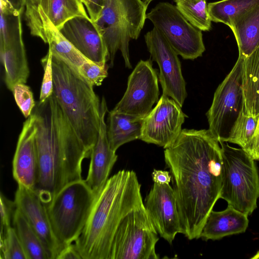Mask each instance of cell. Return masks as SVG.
Listing matches in <instances>:
<instances>
[{
  "label": "cell",
  "instance_id": "cell-21",
  "mask_svg": "<svg viewBox=\"0 0 259 259\" xmlns=\"http://www.w3.org/2000/svg\"><path fill=\"white\" fill-rule=\"evenodd\" d=\"M249 223L248 215L231 205L222 211L212 210L202 229L200 238L204 240H215L244 233Z\"/></svg>",
  "mask_w": 259,
  "mask_h": 259
},
{
  "label": "cell",
  "instance_id": "cell-36",
  "mask_svg": "<svg viewBox=\"0 0 259 259\" xmlns=\"http://www.w3.org/2000/svg\"><path fill=\"white\" fill-rule=\"evenodd\" d=\"M105 0H87L85 6L89 13V17L94 21L99 18L104 8Z\"/></svg>",
  "mask_w": 259,
  "mask_h": 259
},
{
  "label": "cell",
  "instance_id": "cell-31",
  "mask_svg": "<svg viewBox=\"0 0 259 259\" xmlns=\"http://www.w3.org/2000/svg\"><path fill=\"white\" fill-rule=\"evenodd\" d=\"M15 102L24 116H30L36 106L33 94L30 87L25 83L15 84L12 91Z\"/></svg>",
  "mask_w": 259,
  "mask_h": 259
},
{
  "label": "cell",
  "instance_id": "cell-10",
  "mask_svg": "<svg viewBox=\"0 0 259 259\" xmlns=\"http://www.w3.org/2000/svg\"><path fill=\"white\" fill-rule=\"evenodd\" d=\"M165 37L178 55L194 60L205 50L202 31L187 21L176 6L160 2L146 16Z\"/></svg>",
  "mask_w": 259,
  "mask_h": 259
},
{
  "label": "cell",
  "instance_id": "cell-39",
  "mask_svg": "<svg viewBox=\"0 0 259 259\" xmlns=\"http://www.w3.org/2000/svg\"><path fill=\"white\" fill-rule=\"evenodd\" d=\"M152 177L154 182L161 184H169L171 178L168 171L157 169L153 170Z\"/></svg>",
  "mask_w": 259,
  "mask_h": 259
},
{
  "label": "cell",
  "instance_id": "cell-20",
  "mask_svg": "<svg viewBox=\"0 0 259 259\" xmlns=\"http://www.w3.org/2000/svg\"><path fill=\"white\" fill-rule=\"evenodd\" d=\"M38 12L40 25L37 37L49 44L53 57L64 62L80 76V68L89 59L63 36L40 8L38 7Z\"/></svg>",
  "mask_w": 259,
  "mask_h": 259
},
{
  "label": "cell",
  "instance_id": "cell-4",
  "mask_svg": "<svg viewBox=\"0 0 259 259\" xmlns=\"http://www.w3.org/2000/svg\"><path fill=\"white\" fill-rule=\"evenodd\" d=\"M52 70L53 94L75 132L91 153L100 127V99L93 85L54 57Z\"/></svg>",
  "mask_w": 259,
  "mask_h": 259
},
{
  "label": "cell",
  "instance_id": "cell-24",
  "mask_svg": "<svg viewBox=\"0 0 259 259\" xmlns=\"http://www.w3.org/2000/svg\"><path fill=\"white\" fill-rule=\"evenodd\" d=\"M243 58L244 112L248 115H259V47L250 55Z\"/></svg>",
  "mask_w": 259,
  "mask_h": 259
},
{
  "label": "cell",
  "instance_id": "cell-41",
  "mask_svg": "<svg viewBox=\"0 0 259 259\" xmlns=\"http://www.w3.org/2000/svg\"><path fill=\"white\" fill-rule=\"evenodd\" d=\"M154 0H143V2L144 3V4L147 6L148 7L149 5L150 4V3L153 1Z\"/></svg>",
  "mask_w": 259,
  "mask_h": 259
},
{
  "label": "cell",
  "instance_id": "cell-43",
  "mask_svg": "<svg viewBox=\"0 0 259 259\" xmlns=\"http://www.w3.org/2000/svg\"><path fill=\"white\" fill-rule=\"evenodd\" d=\"M83 4L85 5L87 3V0H81Z\"/></svg>",
  "mask_w": 259,
  "mask_h": 259
},
{
  "label": "cell",
  "instance_id": "cell-19",
  "mask_svg": "<svg viewBox=\"0 0 259 259\" xmlns=\"http://www.w3.org/2000/svg\"><path fill=\"white\" fill-rule=\"evenodd\" d=\"M22 34V28H18L0 35V56L4 69V80L11 91L15 84L25 83L29 74Z\"/></svg>",
  "mask_w": 259,
  "mask_h": 259
},
{
  "label": "cell",
  "instance_id": "cell-8",
  "mask_svg": "<svg viewBox=\"0 0 259 259\" xmlns=\"http://www.w3.org/2000/svg\"><path fill=\"white\" fill-rule=\"evenodd\" d=\"M158 233L143 204L126 215L115 232L109 259H157Z\"/></svg>",
  "mask_w": 259,
  "mask_h": 259
},
{
  "label": "cell",
  "instance_id": "cell-3",
  "mask_svg": "<svg viewBox=\"0 0 259 259\" xmlns=\"http://www.w3.org/2000/svg\"><path fill=\"white\" fill-rule=\"evenodd\" d=\"M136 172L122 169L97 195L86 224L74 242L82 259H109L113 237L130 212L144 204Z\"/></svg>",
  "mask_w": 259,
  "mask_h": 259
},
{
  "label": "cell",
  "instance_id": "cell-16",
  "mask_svg": "<svg viewBox=\"0 0 259 259\" xmlns=\"http://www.w3.org/2000/svg\"><path fill=\"white\" fill-rule=\"evenodd\" d=\"M59 31L87 59L107 65L109 54L106 43L90 17H74L67 21Z\"/></svg>",
  "mask_w": 259,
  "mask_h": 259
},
{
  "label": "cell",
  "instance_id": "cell-2",
  "mask_svg": "<svg viewBox=\"0 0 259 259\" xmlns=\"http://www.w3.org/2000/svg\"><path fill=\"white\" fill-rule=\"evenodd\" d=\"M35 141L38 175L34 191L49 203L66 185L82 179V163L90 156L53 94L37 102Z\"/></svg>",
  "mask_w": 259,
  "mask_h": 259
},
{
  "label": "cell",
  "instance_id": "cell-32",
  "mask_svg": "<svg viewBox=\"0 0 259 259\" xmlns=\"http://www.w3.org/2000/svg\"><path fill=\"white\" fill-rule=\"evenodd\" d=\"M109 67L108 65L104 66L88 60L80 67L79 75L93 87L99 86L107 77Z\"/></svg>",
  "mask_w": 259,
  "mask_h": 259
},
{
  "label": "cell",
  "instance_id": "cell-27",
  "mask_svg": "<svg viewBox=\"0 0 259 259\" xmlns=\"http://www.w3.org/2000/svg\"><path fill=\"white\" fill-rule=\"evenodd\" d=\"M259 5V0H221L207 4L211 21L223 23L230 27L233 18Z\"/></svg>",
  "mask_w": 259,
  "mask_h": 259
},
{
  "label": "cell",
  "instance_id": "cell-33",
  "mask_svg": "<svg viewBox=\"0 0 259 259\" xmlns=\"http://www.w3.org/2000/svg\"><path fill=\"white\" fill-rule=\"evenodd\" d=\"M52 57V54L49 50L47 55L41 60L44 73L38 101L39 103L44 102L53 94Z\"/></svg>",
  "mask_w": 259,
  "mask_h": 259
},
{
  "label": "cell",
  "instance_id": "cell-23",
  "mask_svg": "<svg viewBox=\"0 0 259 259\" xmlns=\"http://www.w3.org/2000/svg\"><path fill=\"white\" fill-rule=\"evenodd\" d=\"M107 134L111 149L116 151L121 145L139 139L144 118L114 112L108 115Z\"/></svg>",
  "mask_w": 259,
  "mask_h": 259
},
{
  "label": "cell",
  "instance_id": "cell-40",
  "mask_svg": "<svg viewBox=\"0 0 259 259\" xmlns=\"http://www.w3.org/2000/svg\"><path fill=\"white\" fill-rule=\"evenodd\" d=\"M252 259H259V250L251 257Z\"/></svg>",
  "mask_w": 259,
  "mask_h": 259
},
{
  "label": "cell",
  "instance_id": "cell-30",
  "mask_svg": "<svg viewBox=\"0 0 259 259\" xmlns=\"http://www.w3.org/2000/svg\"><path fill=\"white\" fill-rule=\"evenodd\" d=\"M1 259H27L22 245L13 227L1 234Z\"/></svg>",
  "mask_w": 259,
  "mask_h": 259
},
{
  "label": "cell",
  "instance_id": "cell-17",
  "mask_svg": "<svg viewBox=\"0 0 259 259\" xmlns=\"http://www.w3.org/2000/svg\"><path fill=\"white\" fill-rule=\"evenodd\" d=\"M36 116L32 112L24 122L13 160V176L18 185L34 190L38 175L35 141Z\"/></svg>",
  "mask_w": 259,
  "mask_h": 259
},
{
  "label": "cell",
  "instance_id": "cell-37",
  "mask_svg": "<svg viewBox=\"0 0 259 259\" xmlns=\"http://www.w3.org/2000/svg\"><path fill=\"white\" fill-rule=\"evenodd\" d=\"M57 259H82L75 243H71L65 247Z\"/></svg>",
  "mask_w": 259,
  "mask_h": 259
},
{
  "label": "cell",
  "instance_id": "cell-22",
  "mask_svg": "<svg viewBox=\"0 0 259 259\" xmlns=\"http://www.w3.org/2000/svg\"><path fill=\"white\" fill-rule=\"evenodd\" d=\"M229 27L236 38L239 55H250L259 47V5L236 15Z\"/></svg>",
  "mask_w": 259,
  "mask_h": 259
},
{
  "label": "cell",
  "instance_id": "cell-5",
  "mask_svg": "<svg viewBox=\"0 0 259 259\" xmlns=\"http://www.w3.org/2000/svg\"><path fill=\"white\" fill-rule=\"evenodd\" d=\"M148 7L143 0H105L98 20L94 22L106 43L109 67H112L120 50L126 68H132L129 42L137 39L144 27Z\"/></svg>",
  "mask_w": 259,
  "mask_h": 259
},
{
  "label": "cell",
  "instance_id": "cell-6",
  "mask_svg": "<svg viewBox=\"0 0 259 259\" xmlns=\"http://www.w3.org/2000/svg\"><path fill=\"white\" fill-rule=\"evenodd\" d=\"M96 196L81 179L66 185L45 204L53 233L62 249L79 237Z\"/></svg>",
  "mask_w": 259,
  "mask_h": 259
},
{
  "label": "cell",
  "instance_id": "cell-29",
  "mask_svg": "<svg viewBox=\"0 0 259 259\" xmlns=\"http://www.w3.org/2000/svg\"><path fill=\"white\" fill-rule=\"evenodd\" d=\"M258 118L259 115H248L243 111L234 124L225 142L236 144L247 152L257 127Z\"/></svg>",
  "mask_w": 259,
  "mask_h": 259
},
{
  "label": "cell",
  "instance_id": "cell-25",
  "mask_svg": "<svg viewBox=\"0 0 259 259\" xmlns=\"http://www.w3.org/2000/svg\"><path fill=\"white\" fill-rule=\"evenodd\" d=\"M35 2L37 9H41L59 30L74 17H89L81 0H35Z\"/></svg>",
  "mask_w": 259,
  "mask_h": 259
},
{
  "label": "cell",
  "instance_id": "cell-7",
  "mask_svg": "<svg viewBox=\"0 0 259 259\" xmlns=\"http://www.w3.org/2000/svg\"><path fill=\"white\" fill-rule=\"evenodd\" d=\"M223 161L220 198L236 209L251 215L257 207L259 176L255 160L241 148L219 141Z\"/></svg>",
  "mask_w": 259,
  "mask_h": 259
},
{
  "label": "cell",
  "instance_id": "cell-1",
  "mask_svg": "<svg viewBox=\"0 0 259 259\" xmlns=\"http://www.w3.org/2000/svg\"><path fill=\"white\" fill-rule=\"evenodd\" d=\"M164 159L173 180L182 233L199 239L220 198L223 161L219 140L208 130L182 129Z\"/></svg>",
  "mask_w": 259,
  "mask_h": 259
},
{
  "label": "cell",
  "instance_id": "cell-28",
  "mask_svg": "<svg viewBox=\"0 0 259 259\" xmlns=\"http://www.w3.org/2000/svg\"><path fill=\"white\" fill-rule=\"evenodd\" d=\"M176 7L194 26L201 31H209L211 20L209 17L207 0H173Z\"/></svg>",
  "mask_w": 259,
  "mask_h": 259
},
{
  "label": "cell",
  "instance_id": "cell-14",
  "mask_svg": "<svg viewBox=\"0 0 259 259\" xmlns=\"http://www.w3.org/2000/svg\"><path fill=\"white\" fill-rule=\"evenodd\" d=\"M150 221L160 236L171 244L182 233L180 214L174 190L169 184H154L144 200Z\"/></svg>",
  "mask_w": 259,
  "mask_h": 259
},
{
  "label": "cell",
  "instance_id": "cell-34",
  "mask_svg": "<svg viewBox=\"0 0 259 259\" xmlns=\"http://www.w3.org/2000/svg\"><path fill=\"white\" fill-rule=\"evenodd\" d=\"M0 200L1 234H2L12 227L11 224L17 206L14 201L8 199L2 193H1Z\"/></svg>",
  "mask_w": 259,
  "mask_h": 259
},
{
  "label": "cell",
  "instance_id": "cell-13",
  "mask_svg": "<svg viewBox=\"0 0 259 259\" xmlns=\"http://www.w3.org/2000/svg\"><path fill=\"white\" fill-rule=\"evenodd\" d=\"M186 117L188 116L180 105L162 94L156 106L144 117L139 139L164 149L168 148L181 134Z\"/></svg>",
  "mask_w": 259,
  "mask_h": 259
},
{
  "label": "cell",
  "instance_id": "cell-18",
  "mask_svg": "<svg viewBox=\"0 0 259 259\" xmlns=\"http://www.w3.org/2000/svg\"><path fill=\"white\" fill-rule=\"evenodd\" d=\"M108 111L104 97L101 101L100 124L97 139L91 150L90 163L86 182L97 195L103 188L117 159L116 152L110 148L107 134L105 115Z\"/></svg>",
  "mask_w": 259,
  "mask_h": 259
},
{
  "label": "cell",
  "instance_id": "cell-11",
  "mask_svg": "<svg viewBox=\"0 0 259 259\" xmlns=\"http://www.w3.org/2000/svg\"><path fill=\"white\" fill-rule=\"evenodd\" d=\"M158 79L151 60H140L128 77L122 98L112 111L144 118L159 100Z\"/></svg>",
  "mask_w": 259,
  "mask_h": 259
},
{
  "label": "cell",
  "instance_id": "cell-35",
  "mask_svg": "<svg viewBox=\"0 0 259 259\" xmlns=\"http://www.w3.org/2000/svg\"><path fill=\"white\" fill-rule=\"evenodd\" d=\"M20 7L25 8V18L28 26L32 25L39 18L35 0H19Z\"/></svg>",
  "mask_w": 259,
  "mask_h": 259
},
{
  "label": "cell",
  "instance_id": "cell-38",
  "mask_svg": "<svg viewBox=\"0 0 259 259\" xmlns=\"http://www.w3.org/2000/svg\"><path fill=\"white\" fill-rule=\"evenodd\" d=\"M247 153L253 159L259 161V118L254 137Z\"/></svg>",
  "mask_w": 259,
  "mask_h": 259
},
{
  "label": "cell",
  "instance_id": "cell-26",
  "mask_svg": "<svg viewBox=\"0 0 259 259\" xmlns=\"http://www.w3.org/2000/svg\"><path fill=\"white\" fill-rule=\"evenodd\" d=\"M12 225L27 259H50L40 238L17 207L14 214Z\"/></svg>",
  "mask_w": 259,
  "mask_h": 259
},
{
  "label": "cell",
  "instance_id": "cell-42",
  "mask_svg": "<svg viewBox=\"0 0 259 259\" xmlns=\"http://www.w3.org/2000/svg\"><path fill=\"white\" fill-rule=\"evenodd\" d=\"M1 1L3 2H5V3L10 2V3H13L12 0H1Z\"/></svg>",
  "mask_w": 259,
  "mask_h": 259
},
{
  "label": "cell",
  "instance_id": "cell-15",
  "mask_svg": "<svg viewBox=\"0 0 259 259\" xmlns=\"http://www.w3.org/2000/svg\"><path fill=\"white\" fill-rule=\"evenodd\" d=\"M14 201L40 238L50 259H57L62 248L54 235L45 204L38 194L18 185Z\"/></svg>",
  "mask_w": 259,
  "mask_h": 259
},
{
  "label": "cell",
  "instance_id": "cell-9",
  "mask_svg": "<svg viewBox=\"0 0 259 259\" xmlns=\"http://www.w3.org/2000/svg\"><path fill=\"white\" fill-rule=\"evenodd\" d=\"M244 58L239 55L234 66L214 94L206 115L209 131L219 141L225 142L234 124L244 111L242 89Z\"/></svg>",
  "mask_w": 259,
  "mask_h": 259
},
{
  "label": "cell",
  "instance_id": "cell-12",
  "mask_svg": "<svg viewBox=\"0 0 259 259\" xmlns=\"http://www.w3.org/2000/svg\"><path fill=\"white\" fill-rule=\"evenodd\" d=\"M144 38L152 60L159 66L162 94L174 99L182 107L187 93L178 55L154 27L145 34Z\"/></svg>",
  "mask_w": 259,
  "mask_h": 259
}]
</instances>
